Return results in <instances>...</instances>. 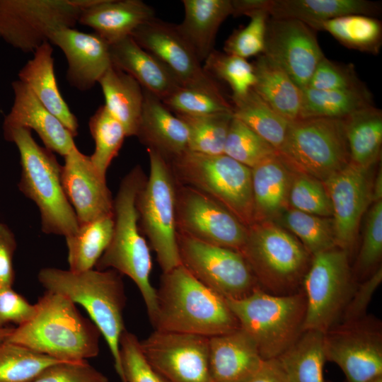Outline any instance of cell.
<instances>
[{"label": "cell", "instance_id": "cell-1", "mask_svg": "<svg viewBox=\"0 0 382 382\" xmlns=\"http://www.w3.org/2000/svg\"><path fill=\"white\" fill-rule=\"evenodd\" d=\"M156 292V330L211 337L240 328L226 299L181 264L163 272Z\"/></svg>", "mask_w": 382, "mask_h": 382}, {"label": "cell", "instance_id": "cell-2", "mask_svg": "<svg viewBox=\"0 0 382 382\" xmlns=\"http://www.w3.org/2000/svg\"><path fill=\"white\" fill-rule=\"evenodd\" d=\"M37 313L27 323L14 328L6 340L60 361H82L96 357L101 333L66 296L46 291Z\"/></svg>", "mask_w": 382, "mask_h": 382}, {"label": "cell", "instance_id": "cell-3", "mask_svg": "<svg viewBox=\"0 0 382 382\" xmlns=\"http://www.w3.org/2000/svg\"><path fill=\"white\" fill-rule=\"evenodd\" d=\"M146 178L141 166L137 165L122 179L114 198L112 237L94 267L98 270L112 269L129 277L137 286L152 323L157 312V292L150 282L152 258L141 233L136 206L138 193Z\"/></svg>", "mask_w": 382, "mask_h": 382}, {"label": "cell", "instance_id": "cell-4", "mask_svg": "<svg viewBox=\"0 0 382 382\" xmlns=\"http://www.w3.org/2000/svg\"><path fill=\"white\" fill-rule=\"evenodd\" d=\"M37 279L46 291L66 296L86 309L107 342L117 374L125 382L120 352L127 299L122 274L112 269L75 272L45 267Z\"/></svg>", "mask_w": 382, "mask_h": 382}, {"label": "cell", "instance_id": "cell-5", "mask_svg": "<svg viewBox=\"0 0 382 382\" xmlns=\"http://www.w3.org/2000/svg\"><path fill=\"white\" fill-rule=\"evenodd\" d=\"M4 137L18 149L21 166L18 186L38 207L42 231L64 237L74 234L79 225L62 187V165L53 152L40 146L28 129H14Z\"/></svg>", "mask_w": 382, "mask_h": 382}, {"label": "cell", "instance_id": "cell-6", "mask_svg": "<svg viewBox=\"0 0 382 382\" xmlns=\"http://www.w3.org/2000/svg\"><path fill=\"white\" fill-rule=\"evenodd\" d=\"M226 301L263 359L277 358L303 331L306 301L302 289L276 295L259 286L242 299Z\"/></svg>", "mask_w": 382, "mask_h": 382}, {"label": "cell", "instance_id": "cell-7", "mask_svg": "<svg viewBox=\"0 0 382 382\" xmlns=\"http://www.w3.org/2000/svg\"><path fill=\"white\" fill-rule=\"evenodd\" d=\"M168 163L178 184L212 197L247 228L254 224L251 168L225 154L188 149Z\"/></svg>", "mask_w": 382, "mask_h": 382}, {"label": "cell", "instance_id": "cell-8", "mask_svg": "<svg viewBox=\"0 0 382 382\" xmlns=\"http://www.w3.org/2000/svg\"><path fill=\"white\" fill-rule=\"evenodd\" d=\"M239 252L265 291L286 295L301 289L299 287L310 265L311 255L296 237L272 221L248 227L245 243Z\"/></svg>", "mask_w": 382, "mask_h": 382}, {"label": "cell", "instance_id": "cell-9", "mask_svg": "<svg viewBox=\"0 0 382 382\" xmlns=\"http://www.w3.org/2000/svg\"><path fill=\"white\" fill-rule=\"evenodd\" d=\"M277 152L293 173L324 183L350 163L344 119L318 117L290 122Z\"/></svg>", "mask_w": 382, "mask_h": 382}, {"label": "cell", "instance_id": "cell-10", "mask_svg": "<svg viewBox=\"0 0 382 382\" xmlns=\"http://www.w3.org/2000/svg\"><path fill=\"white\" fill-rule=\"evenodd\" d=\"M146 150L149 173L136 200L139 225L166 272L181 264L175 220L177 183L168 161L156 151Z\"/></svg>", "mask_w": 382, "mask_h": 382}, {"label": "cell", "instance_id": "cell-11", "mask_svg": "<svg viewBox=\"0 0 382 382\" xmlns=\"http://www.w3.org/2000/svg\"><path fill=\"white\" fill-rule=\"evenodd\" d=\"M348 253L337 246L313 255L302 281L303 330L326 332L340 320L354 289Z\"/></svg>", "mask_w": 382, "mask_h": 382}, {"label": "cell", "instance_id": "cell-12", "mask_svg": "<svg viewBox=\"0 0 382 382\" xmlns=\"http://www.w3.org/2000/svg\"><path fill=\"white\" fill-rule=\"evenodd\" d=\"M89 0H0V37L34 52L61 28H74Z\"/></svg>", "mask_w": 382, "mask_h": 382}, {"label": "cell", "instance_id": "cell-13", "mask_svg": "<svg viewBox=\"0 0 382 382\" xmlns=\"http://www.w3.org/2000/svg\"><path fill=\"white\" fill-rule=\"evenodd\" d=\"M177 243L181 265L225 299H242L260 286L238 250L203 243L178 233Z\"/></svg>", "mask_w": 382, "mask_h": 382}, {"label": "cell", "instance_id": "cell-14", "mask_svg": "<svg viewBox=\"0 0 382 382\" xmlns=\"http://www.w3.org/2000/svg\"><path fill=\"white\" fill-rule=\"evenodd\" d=\"M177 183V182H176ZM177 233L208 244L240 251L248 228L220 203L192 187H176Z\"/></svg>", "mask_w": 382, "mask_h": 382}, {"label": "cell", "instance_id": "cell-15", "mask_svg": "<svg viewBox=\"0 0 382 382\" xmlns=\"http://www.w3.org/2000/svg\"><path fill=\"white\" fill-rule=\"evenodd\" d=\"M326 360L336 364L347 382H368L382 375L379 321L365 316L341 323L324 333Z\"/></svg>", "mask_w": 382, "mask_h": 382}, {"label": "cell", "instance_id": "cell-16", "mask_svg": "<svg viewBox=\"0 0 382 382\" xmlns=\"http://www.w3.org/2000/svg\"><path fill=\"white\" fill-rule=\"evenodd\" d=\"M209 337L156 330L140 341L148 363L168 382H213Z\"/></svg>", "mask_w": 382, "mask_h": 382}, {"label": "cell", "instance_id": "cell-17", "mask_svg": "<svg viewBox=\"0 0 382 382\" xmlns=\"http://www.w3.org/2000/svg\"><path fill=\"white\" fill-rule=\"evenodd\" d=\"M143 49L160 60L183 86L222 92L207 73L193 49L172 24L156 17L136 28L130 35Z\"/></svg>", "mask_w": 382, "mask_h": 382}, {"label": "cell", "instance_id": "cell-18", "mask_svg": "<svg viewBox=\"0 0 382 382\" xmlns=\"http://www.w3.org/2000/svg\"><path fill=\"white\" fill-rule=\"evenodd\" d=\"M263 54L277 63L302 90L325 57L315 30L293 18L269 17Z\"/></svg>", "mask_w": 382, "mask_h": 382}, {"label": "cell", "instance_id": "cell-19", "mask_svg": "<svg viewBox=\"0 0 382 382\" xmlns=\"http://www.w3.org/2000/svg\"><path fill=\"white\" fill-rule=\"evenodd\" d=\"M323 183L332 204L336 246L349 253L355 243L362 215L371 202L368 169L350 162Z\"/></svg>", "mask_w": 382, "mask_h": 382}, {"label": "cell", "instance_id": "cell-20", "mask_svg": "<svg viewBox=\"0 0 382 382\" xmlns=\"http://www.w3.org/2000/svg\"><path fill=\"white\" fill-rule=\"evenodd\" d=\"M64 158L62 184L79 225L113 214L114 199L106 178L97 171L90 156L75 146Z\"/></svg>", "mask_w": 382, "mask_h": 382}, {"label": "cell", "instance_id": "cell-21", "mask_svg": "<svg viewBox=\"0 0 382 382\" xmlns=\"http://www.w3.org/2000/svg\"><path fill=\"white\" fill-rule=\"evenodd\" d=\"M49 42L63 52L68 64L66 80L81 91L91 89L112 65L110 45L95 33L61 28L50 35Z\"/></svg>", "mask_w": 382, "mask_h": 382}, {"label": "cell", "instance_id": "cell-22", "mask_svg": "<svg viewBox=\"0 0 382 382\" xmlns=\"http://www.w3.org/2000/svg\"><path fill=\"white\" fill-rule=\"evenodd\" d=\"M13 103L3 122L4 134L25 128L34 130L45 147L64 157L76 146L74 137L21 81L11 83Z\"/></svg>", "mask_w": 382, "mask_h": 382}, {"label": "cell", "instance_id": "cell-23", "mask_svg": "<svg viewBox=\"0 0 382 382\" xmlns=\"http://www.w3.org/2000/svg\"><path fill=\"white\" fill-rule=\"evenodd\" d=\"M144 103L136 137L146 149L170 162L188 149L187 125L163 103L143 89Z\"/></svg>", "mask_w": 382, "mask_h": 382}, {"label": "cell", "instance_id": "cell-24", "mask_svg": "<svg viewBox=\"0 0 382 382\" xmlns=\"http://www.w3.org/2000/svg\"><path fill=\"white\" fill-rule=\"evenodd\" d=\"M209 348L213 382H245L264 360L255 341L241 328L209 337Z\"/></svg>", "mask_w": 382, "mask_h": 382}, {"label": "cell", "instance_id": "cell-25", "mask_svg": "<svg viewBox=\"0 0 382 382\" xmlns=\"http://www.w3.org/2000/svg\"><path fill=\"white\" fill-rule=\"evenodd\" d=\"M154 18V8L141 0H93L81 10L78 23L111 45Z\"/></svg>", "mask_w": 382, "mask_h": 382}, {"label": "cell", "instance_id": "cell-26", "mask_svg": "<svg viewBox=\"0 0 382 382\" xmlns=\"http://www.w3.org/2000/svg\"><path fill=\"white\" fill-rule=\"evenodd\" d=\"M112 64L134 78L143 89L161 101L183 86L160 60L131 36L110 45Z\"/></svg>", "mask_w": 382, "mask_h": 382}, {"label": "cell", "instance_id": "cell-27", "mask_svg": "<svg viewBox=\"0 0 382 382\" xmlns=\"http://www.w3.org/2000/svg\"><path fill=\"white\" fill-rule=\"evenodd\" d=\"M53 49L50 42H45L33 52L18 72V80L25 83L38 100L71 132L78 134L79 123L62 97L54 73Z\"/></svg>", "mask_w": 382, "mask_h": 382}, {"label": "cell", "instance_id": "cell-28", "mask_svg": "<svg viewBox=\"0 0 382 382\" xmlns=\"http://www.w3.org/2000/svg\"><path fill=\"white\" fill-rule=\"evenodd\" d=\"M290 173L277 152L251 168L254 224L272 221L287 209Z\"/></svg>", "mask_w": 382, "mask_h": 382}, {"label": "cell", "instance_id": "cell-29", "mask_svg": "<svg viewBox=\"0 0 382 382\" xmlns=\"http://www.w3.org/2000/svg\"><path fill=\"white\" fill-rule=\"evenodd\" d=\"M184 18L176 27L202 63L214 50L216 33L233 15L231 0H183Z\"/></svg>", "mask_w": 382, "mask_h": 382}, {"label": "cell", "instance_id": "cell-30", "mask_svg": "<svg viewBox=\"0 0 382 382\" xmlns=\"http://www.w3.org/2000/svg\"><path fill=\"white\" fill-rule=\"evenodd\" d=\"M253 90L289 122L299 118L302 90L274 60L262 54L253 64Z\"/></svg>", "mask_w": 382, "mask_h": 382}, {"label": "cell", "instance_id": "cell-31", "mask_svg": "<svg viewBox=\"0 0 382 382\" xmlns=\"http://www.w3.org/2000/svg\"><path fill=\"white\" fill-rule=\"evenodd\" d=\"M269 16L293 18L309 25L349 14L379 13V4L365 0H267Z\"/></svg>", "mask_w": 382, "mask_h": 382}, {"label": "cell", "instance_id": "cell-32", "mask_svg": "<svg viewBox=\"0 0 382 382\" xmlns=\"http://www.w3.org/2000/svg\"><path fill=\"white\" fill-rule=\"evenodd\" d=\"M109 112L124 127L127 137L136 136L144 103L140 84L112 65L98 81Z\"/></svg>", "mask_w": 382, "mask_h": 382}, {"label": "cell", "instance_id": "cell-33", "mask_svg": "<svg viewBox=\"0 0 382 382\" xmlns=\"http://www.w3.org/2000/svg\"><path fill=\"white\" fill-rule=\"evenodd\" d=\"M290 382H325L326 360L324 333L303 330L297 340L277 358Z\"/></svg>", "mask_w": 382, "mask_h": 382}, {"label": "cell", "instance_id": "cell-34", "mask_svg": "<svg viewBox=\"0 0 382 382\" xmlns=\"http://www.w3.org/2000/svg\"><path fill=\"white\" fill-rule=\"evenodd\" d=\"M350 162L369 169L378 159L382 143V114L374 105L344 119Z\"/></svg>", "mask_w": 382, "mask_h": 382}, {"label": "cell", "instance_id": "cell-35", "mask_svg": "<svg viewBox=\"0 0 382 382\" xmlns=\"http://www.w3.org/2000/svg\"><path fill=\"white\" fill-rule=\"evenodd\" d=\"M370 93L366 87L348 90L302 89L299 119H345L361 109L372 106Z\"/></svg>", "mask_w": 382, "mask_h": 382}, {"label": "cell", "instance_id": "cell-36", "mask_svg": "<svg viewBox=\"0 0 382 382\" xmlns=\"http://www.w3.org/2000/svg\"><path fill=\"white\" fill-rule=\"evenodd\" d=\"M114 230V214L79 225L74 234L65 237L69 270L93 269L108 248Z\"/></svg>", "mask_w": 382, "mask_h": 382}, {"label": "cell", "instance_id": "cell-37", "mask_svg": "<svg viewBox=\"0 0 382 382\" xmlns=\"http://www.w3.org/2000/svg\"><path fill=\"white\" fill-rule=\"evenodd\" d=\"M232 113L277 151L282 146L289 122L274 110L252 88L245 94L231 96Z\"/></svg>", "mask_w": 382, "mask_h": 382}, {"label": "cell", "instance_id": "cell-38", "mask_svg": "<svg viewBox=\"0 0 382 382\" xmlns=\"http://www.w3.org/2000/svg\"><path fill=\"white\" fill-rule=\"evenodd\" d=\"M314 30L329 33L345 46L376 54L381 45L382 26L379 20L362 14H349L308 25Z\"/></svg>", "mask_w": 382, "mask_h": 382}, {"label": "cell", "instance_id": "cell-39", "mask_svg": "<svg viewBox=\"0 0 382 382\" xmlns=\"http://www.w3.org/2000/svg\"><path fill=\"white\" fill-rule=\"evenodd\" d=\"M88 127L95 142V150L90 156L97 171L106 178L107 170L122 146L127 134L122 125L100 105L90 117Z\"/></svg>", "mask_w": 382, "mask_h": 382}, {"label": "cell", "instance_id": "cell-40", "mask_svg": "<svg viewBox=\"0 0 382 382\" xmlns=\"http://www.w3.org/2000/svg\"><path fill=\"white\" fill-rule=\"evenodd\" d=\"M58 362L62 361L5 340L0 344V382H32Z\"/></svg>", "mask_w": 382, "mask_h": 382}, {"label": "cell", "instance_id": "cell-41", "mask_svg": "<svg viewBox=\"0 0 382 382\" xmlns=\"http://www.w3.org/2000/svg\"><path fill=\"white\" fill-rule=\"evenodd\" d=\"M311 255L336 246L332 220L286 209L279 217Z\"/></svg>", "mask_w": 382, "mask_h": 382}, {"label": "cell", "instance_id": "cell-42", "mask_svg": "<svg viewBox=\"0 0 382 382\" xmlns=\"http://www.w3.org/2000/svg\"><path fill=\"white\" fill-rule=\"evenodd\" d=\"M176 115L187 126L188 150L209 155L224 154L226 137L233 117L232 112L202 116Z\"/></svg>", "mask_w": 382, "mask_h": 382}, {"label": "cell", "instance_id": "cell-43", "mask_svg": "<svg viewBox=\"0 0 382 382\" xmlns=\"http://www.w3.org/2000/svg\"><path fill=\"white\" fill-rule=\"evenodd\" d=\"M163 103L175 115L202 116L232 112V105L223 92L181 86Z\"/></svg>", "mask_w": 382, "mask_h": 382}, {"label": "cell", "instance_id": "cell-44", "mask_svg": "<svg viewBox=\"0 0 382 382\" xmlns=\"http://www.w3.org/2000/svg\"><path fill=\"white\" fill-rule=\"evenodd\" d=\"M277 150L246 125L233 117L224 154L252 168Z\"/></svg>", "mask_w": 382, "mask_h": 382}, {"label": "cell", "instance_id": "cell-45", "mask_svg": "<svg viewBox=\"0 0 382 382\" xmlns=\"http://www.w3.org/2000/svg\"><path fill=\"white\" fill-rule=\"evenodd\" d=\"M203 66L212 77L225 81L233 96L245 94L255 83L253 64L236 55L214 50L204 60Z\"/></svg>", "mask_w": 382, "mask_h": 382}, {"label": "cell", "instance_id": "cell-46", "mask_svg": "<svg viewBox=\"0 0 382 382\" xmlns=\"http://www.w3.org/2000/svg\"><path fill=\"white\" fill-rule=\"evenodd\" d=\"M292 209L321 216H332V208L324 183L314 178L293 174L288 197Z\"/></svg>", "mask_w": 382, "mask_h": 382}, {"label": "cell", "instance_id": "cell-47", "mask_svg": "<svg viewBox=\"0 0 382 382\" xmlns=\"http://www.w3.org/2000/svg\"><path fill=\"white\" fill-rule=\"evenodd\" d=\"M250 21L244 28L235 30L226 40L225 53L247 59L263 54L267 21L270 16L261 10L248 15Z\"/></svg>", "mask_w": 382, "mask_h": 382}, {"label": "cell", "instance_id": "cell-48", "mask_svg": "<svg viewBox=\"0 0 382 382\" xmlns=\"http://www.w3.org/2000/svg\"><path fill=\"white\" fill-rule=\"evenodd\" d=\"M120 352L125 382H168L148 363L140 341L126 329L120 339Z\"/></svg>", "mask_w": 382, "mask_h": 382}, {"label": "cell", "instance_id": "cell-49", "mask_svg": "<svg viewBox=\"0 0 382 382\" xmlns=\"http://www.w3.org/2000/svg\"><path fill=\"white\" fill-rule=\"evenodd\" d=\"M382 256V200L374 202L366 216L356 267L361 274L377 265Z\"/></svg>", "mask_w": 382, "mask_h": 382}, {"label": "cell", "instance_id": "cell-50", "mask_svg": "<svg viewBox=\"0 0 382 382\" xmlns=\"http://www.w3.org/2000/svg\"><path fill=\"white\" fill-rule=\"evenodd\" d=\"M306 87L317 90H348L365 87L350 64H340L325 57L318 63Z\"/></svg>", "mask_w": 382, "mask_h": 382}, {"label": "cell", "instance_id": "cell-51", "mask_svg": "<svg viewBox=\"0 0 382 382\" xmlns=\"http://www.w3.org/2000/svg\"><path fill=\"white\" fill-rule=\"evenodd\" d=\"M32 382H109L108 378L87 361H62L45 369Z\"/></svg>", "mask_w": 382, "mask_h": 382}, {"label": "cell", "instance_id": "cell-52", "mask_svg": "<svg viewBox=\"0 0 382 382\" xmlns=\"http://www.w3.org/2000/svg\"><path fill=\"white\" fill-rule=\"evenodd\" d=\"M36 313V304H30L13 287L0 288V328L11 323L18 326L24 325L31 320Z\"/></svg>", "mask_w": 382, "mask_h": 382}, {"label": "cell", "instance_id": "cell-53", "mask_svg": "<svg viewBox=\"0 0 382 382\" xmlns=\"http://www.w3.org/2000/svg\"><path fill=\"white\" fill-rule=\"evenodd\" d=\"M381 281L382 269L380 267L364 282L355 287L339 323L352 322L365 317L368 306Z\"/></svg>", "mask_w": 382, "mask_h": 382}, {"label": "cell", "instance_id": "cell-54", "mask_svg": "<svg viewBox=\"0 0 382 382\" xmlns=\"http://www.w3.org/2000/svg\"><path fill=\"white\" fill-rule=\"evenodd\" d=\"M16 248L13 232L5 223L0 222V288L13 287L15 282L13 256Z\"/></svg>", "mask_w": 382, "mask_h": 382}, {"label": "cell", "instance_id": "cell-55", "mask_svg": "<svg viewBox=\"0 0 382 382\" xmlns=\"http://www.w3.org/2000/svg\"><path fill=\"white\" fill-rule=\"evenodd\" d=\"M245 382H290L277 359H264L257 371Z\"/></svg>", "mask_w": 382, "mask_h": 382}, {"label": "cell", "instance_id": "cell-56", "mask_svg": "<svg viewBox=\"0 0 382 382\" xmlns=\"http://www.w3.org/2000/svg\"><path fill=\"white\" fill-rule=\"evenodd\" d=\"M382 173L381 169L378 172L371 185V202H376L382 199Z\"/></svg>", "mask_w": 382, "mask_h": 382}, {"label": "cell", "instance_id": "cell-57", "mask_svg": "<svg viewBox=\"0 0 382 382\" xmlns=\"http://www.w3.org/2000/svg\"><path fill=\"white\" fill-rule=\"evenodd\" d=\"M13 328L11 326L0 328V344L7 339Z\"/></svg>", "mask_w": 382, "mask_h": 382}, {"label": "cell", "instance_id": "cell-58", "mask_svg": "<svg viewBox=\"0 0 382 382\" xmlns=\"http://www.w3.org/2000/svg\"><path fill=\"white\" fill-rule=\"evenodd\" d=\"M368 382H382V375L379 376H377V377L369 381Z\"/></svg>", "mask_w": 382, "mask_h": 382}]
</instances>
